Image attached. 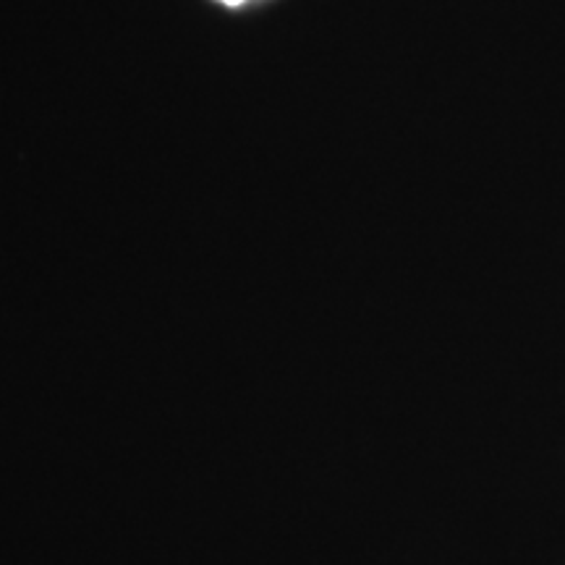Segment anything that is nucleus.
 <instances>
[{"instance_id":"nucleus-1","label":"nucleus","mask_w":565,"mask_h":565,"mask_svg":"<svg viewBox=\"0 0 565 565\" xmlns=\"http://www.w3.org/2000/svg\"><path fill=\"white\" fill-rule=\"evenodd\" d=\"M221 3H225V6H238V3H244V0H221Z\"/></svg>"}]
</instances>
